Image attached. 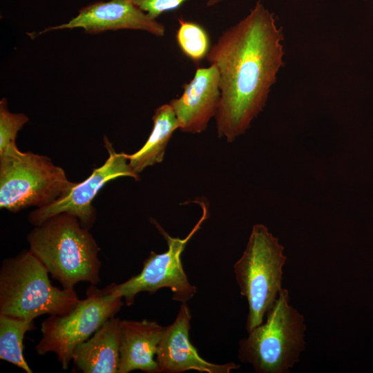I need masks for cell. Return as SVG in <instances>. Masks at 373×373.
Segmentation results:
<instances>
[{
	"label": "cell",
	"mask_w": 373,
	"mask_h": 373,
	"mask_svg": "<svg viewBox=\"0 0 373 373\" xmlns=\"http://www.w3.org/2000/svg\"><path fill=\"white\" fill-rule=\"evenodd\" d=\"M283 55L282 31L260 1L209 49L207 59L220 75V137L232 142L249 128L265 106Z\"/></svg>",
	"instance_id": "1"
},
{
	"label": "cell",
	"mask_w": 373,
	"mask_h": 373,
	"mask_svg": "<svg viewBox=\"0 0 373 373\" xmlns=\"http://www.w3.org/2000/svg\"><path fill=\"white\" fill-rule=\"evenodd\" d=\"M29 250L62 287L74 289L79 282H100V248L89 229L67 213L50 217L28 233Z\"/></svg>",
	"instance_id": "2"
},
{
	"label": "cell",
	"mask_w": 373,
	"mask_h": 373,
	"mask_svg": "<svg viewBox=\"0 0 373 373\" xmlns=\"http://www.w3.org/2000/svg\"><path fill=\"white\" fill-rule=\"evenodd\" d=\"M48 274L29 249L5 259L0 269V314L34 320L68 314L79 300L77 292L53 286Z\"/></svg>",
	"instance_id": "3"
},
{
	"label": "cell",
	"mask_w": 373,
	"mask_h": 373,
	"mask_svg": "<svg viewBox=\"0 0 373 373\" xmlns=\"http://www.w3.org/2000/svg\"><path fill=\"white\" fill-rule=\"evenodd\" d=\"M304 316L289 304L282 289L265 323L239 341V360L258 373H287L305 349Z\"/></svg>",
	"instance_id": "4"
},
{
	"label": "cell",
	"mask_w": 373,
	"mask_h": 373,
	"mask_svg": "<svg viewBox=\"0 0 373 373\" xmlns=\"http://www.w3.org/2000/svg\"><path fill=\"white\" fill-rule=\"evenodd\" d=\"M278 238L262 224L252 227L247 247L233 269L240 292L249 311L247 332L263 323L282 288L283 268L287 260Z\"/></svg>",
	"instance_id": "5"
},
{
	"label": "cell",
	"mask_w": 373,
	"mask_h": 373,
	"mask_svg": "<svg viewBox=\"0 0 373 373\" xmlns=\"http://www.w3.org/2000/svg\"><path fill=\"white\" fill-rule=\"evenodd\" d=\"M75 184L46 156L22 152L18 147L0 155L1 209L15 213L32 206L43 207Z\"/></svg>",
	"instance_id": "6"
},
{
	"label": "cell",
	"mask_w": 373,
	"mask_h": 373,
	"mask_svg": "<svg viewBox=\"0 0 373 373\" xmlns=\"http://www.w3.org/2000/svg\"><path fill=\"white\" fill-rule=\"evenodd\" d=\"M122 300L111 292L109 286L100 289L91 285L86 298L68 314L50 315L41 323V338L36 352L39 355L53 352L61 368L67 370L76 347L120 310L124 304Z\"/></svg>",
	"instance_id": "7"
},
{
	"label": "cell",
	"mask_w": 373,
	"mask_h": 373,
	"mask_svg": "<svg viewBox=\"0 0 373 373\" xmlns=\"http://www.w3.org/2000/svg\"><path fill=\"white\" fill-rule=\"evenodd\" d=\"M200 204L203 207V214L184 239L171 237L153 221L167 242V250L161 254L151 251L144 260L140 274L122 283H113L108 285L113 294L124 299L126 305H133L136 295L140 292L155 294L162 288L170 289L172 299L181 303H186L196 294V287L190 283L183 269L181 256L188 241L207 218L208 210L202 202Z\"/></svg>",
	"instance_id": "8"
},
{
	"label": "cell",
	"mask_w": 373,
	"mask_h": 373,
	"mask_svg": "<svg viewBox=\"0 0 373 373\" xmlns=\"http://www.w3.org/2000/svg\"><path fill=\"white\" fill-rule=\"evenodd\" d=\"M104 140L109 155L104 164L95 169L85 180L76 183L65 195L32 211L28 216L31 224L37 226L52 216L67 213L77 217L83 227L90 229L96 219L92 202L100 189L107 182L119 177L140 179L129 165L126 153H117L106 136Z\"/></svg>",
	"instance_id": "9"
},
{
	"label": "cell",
	"mask_w": 373,
	"mask_h": 373,
	"mask_svg": "<svg viewBox=\"0 0 373 373\" xmlns=\"http://www.w3.org/2000/svg\"><path fill=\"white\" fill-rule=\"evenodd\" d=\"M82 28L88 34H98L108 30H139L157 37L165 34L164 26L151 18L131 0L96 1L81 8L68 22L50 26L39 35L51 30Z\"/></svg>",
	"instance_id": "10"
},
{
	"label": "cell",
	"mask_w": 373,
	"mask_h": 373,
	"mask_svg": "<svg viewBox=\"0 0 373 373\" xmlns=\"http://www.w3.org/2000/svg\"><path fill=\"white\" fill-rule=\"evenodd\" d=\"M191 314L186 303H181L175 321L166 326L156 354L157 373H181L189 370L207 373H229L240 365L216 364L202 358L189 340Z\"/></svg>",
	"instance_id": "11"
},
{
	"label": "cell",
	"mask_w": 373,
	"mask_h": 373,
	"mask_svg": "<svg viewBox=\"0 0 373 373\" xmlns=\"http://www.w3.org/2000/svg\"><path fill=\"white\" fill-rule=\"evenodd\" d=\"M183 88L182 95L169 103L179 128L185 133L203 132L216 115L220 104V75L216 66L210 64L207 68H198L193 78Z\"/></svg>",
	"instance_id": "12"
},
{
	"label": "cell",
	"mask_w": 373,
	"mask_h": 373,
	"mask_svg": "<svg viewBox=\"0 0 373 373\" xmlns=\"http://www.w3.org/2000/svg\"><path fill=\"white\" fill-rule=\"evenodd\" d=\"M164 329L155 321H120L117 373L133 370L157 373L155 356Z\"/></svg>",
	"instance_id": "13"
},
{
	"label": "cell",
	"mask_w": 373,
	"mask_h": 373,
	"mask_svg": "<svg viewBox=\"0 0 373 373\" xmlns=\"http://www.w3.org/2000/svg\"><path fill=\"white\" fill-rule=\"evenodd\" d=\"M120 319L107 320L88 339L76 347L72 361L84 373H117Z\"/></svg>",
	"instance_id": "14"
},
{
	"label": "cell",
	"mask_w": 373,
	"mask_h": 373,
	"mask_svg": "<svg viewBox=\"0 0 373 373\" xmlns=\"http://www.w3.org/2000/svg\"><path fill=\"white\" fill-rule=\"evenodd\" d=\"M153 128L143 146L133 154H126L129 165L139 175L148 166L162 162L173 132L179 128L175 113L170 104H162L152 117Z\"/></svg>",
	"instance_id": "15"
},
{
	"label": "cell",
	"mask_w": 373,
	"mask_h": 373,
	"mask_svg": "<svg viewBox=\"0 0 373 373\" xmlns=\"http://www.w3.org/2000/svg\"><path fill=\"white\" fill-rule=\"evenodd\" d=\"M31 319L0 314V359L6 361L27 373L32 371L23 354V339L27 332L35 329Z\"/></svg>",
	"instance_id": "16"
},
{
	"label": "cell",
	"mask_w": 373,
	"mask_h": 373,
	"mask_svg": "<svg viewBox=\"0 0 373 373\" xmlns=\"http://www.w3.org/2000/svg\"><path fill=\"white\" fill-rule=\"evenodd\" d=\"M176 33L178 44L189 58L198 61L207 56L209 50V41L205 30L199 24L179 19Z\"/></svg>",
	"instance_id": "17"
},
{
	"label": "cell",
	"mask_w": 373,
	"mask_h": 373,
	"mask_svg": "<svg viewBox=\"0 0 373 373\" xmlns=\"http://www.w3.org/2000/svg\"><path fill=\"white\" fill-rule=\"evenodd\" d=\"M29 118L23 113H12L5 97L0 101V155L8 149L17 147L16 137Z\"/></svg>",
	"instance_id": "18"
},
{
	"label": "cell",
	"mask_w": 373,
	"mask_h": 373,
	"mask_svg": "<svg viewBox=\"0 0 373 373\" xmlns=\"http://www.w3.org/2000/svg\"><path fill=\"white\" fill-rule=\"evenodd\" d=\"M139 8L151 18L156 19L164 12L177 9L186 0H131ZM222 0H209L208 4L213 5Z\"/></svg>",
	"instance_id": "19"
}]
</instances>
